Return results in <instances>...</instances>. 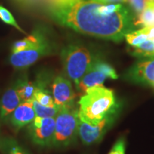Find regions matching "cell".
Wrapping results in <instances>:
<instances>
[{
    "label": "cell",
    "mask_w": 154,
    "mask_h": 154,
    "mask_svg": "<svg viewBox=\"0 0 154 154\" xmlns=\"http://www.w3.org/2000/svg\"><path fill=\"white\" fill-rule=\"evenodd\" d=\"M57 24L79 33L119 42L136 30V16L124 4H103L94 0H64L41 7Z\"/></svg>",
    "instance_id": "cell-1"
},
{
    "label": "cell",
    "mask_w": 154,
    "mask_h": 154,
    "mask_svg": "<svg viewBox=\"0 0 154 154\" xmlns=\"http://www.w3.org/2000/svg\"><path fill=\"white\" fill-rule=\"evenodd\" d=\"M78 103L80 120L93 126L121 107L112 90L103 85L88 88Z\"/></svg>",
    "instance_id": "cell-2"
},
{
    "label": "cell",
    "mask_w": 154,
    "mask_h": 154,
    "mask_svg": "<svg viewBox=\"0 0 154 154\" xmlns=\"http://www.w3.org/2000/svg\"><path fill=\"white\" fill-rule=\"evenodd\" d=\"M61 58L63 72L76 87L98 57L82 44H70L62 49Z\"/></svg>",
    "instance_id": "cell-3"
},
{
    "label": "cell",
    "mask_w": 154,
    "mask_h": 154,
    "mask_svg": "<svg viewBox=\"0 0 154 154\" xmlns=\"http://www.w3.org/2000/svg\"><path fill=\"white\" fill-rule=\"evenodd\" d=\"M79 112L74 106L61 108L56 116L52 146L64 149L74 144L79 136Z\"/></svg>",
    "instance_id": "cell-4"
},
{
    "label": "cell",
    "mask_w": 154,
    "mask_h": 154,
    "mask_svg": "<svg viewBox=\"0 0 154 154\" xmlns=\"http://www.w3.org/2000/svg\"><path fill=\"white\" fill-rule=\"evenodd\" d=\"M131 54L138 59L154 57V26H144L125 36Z\"/></svg>",
    "instance_id": "cell-5"
},
{
    "label": "cell",
    "mask_w": 154,
    "mask_h": 154,
    "mask_svg": "<svg viewBox=\"0 0 154 154\" xmlns=\"http://www.w3.org/2000/svg\"><path fill=\"white\" fill-rule=\"evenodd\" d=\"M116 79H118V74L115 69L109 63L97 58L79 82L76 88L84 94L88 88L103 85L106 80Z\"/></svg>",
    "instance_id": "cell-6"
},
{
    "label": "cell",
    "mask_w": 154,
    "mask_h": 154,
    "mask_svg": "<svg viewBox=\"0 0 154 154\" xmlns=\"http://www.w3.org/2000/svg\"><path fill=\"white\" fill-rule=\"evenodd\" d=\"M121 110V107L113 111L96 125H90L79 119V136L85 146H91L99 143L116 121Z\"/></svg>",
    "instance_id": "cell-7"
},
{
    "label": "cell",
    "mask_w": 154,
    "mask_h": 154,
    "mask_svg": "<svg viewBox=\"0 0 154 154\" xmlns=\"http://www.w3.org/2000/svg\"><path fill=\"white\" fill-rule=\"evenodd\" d=\"M54 48L52 43L45 36L41 41L29 49L20 52L12 53L9 58V62L16 69L27 68L41 58L51 54Z\"/></svg>",
    "instance_id": "cell-8"
},
{
    "label": "cell",
    "mask_w": 154,
    "mask_h": 154,
    "mask_svg": "<svg viewBox=\"0 0 154 154\" xmlns=\"http://www.w3.org/2000/svg\"><path fill=\"white\" fill-rule=\"evenodd\" d=\"M55 123L56 117L36 116L27 128L32 142L42 147L52 146Z\"/></svg>",
    "instance_id": "cell-9"
},
{
    "label": "cell",
    "mask_w": 154,
    "mask_h": 154,
    "mask_svg": "<svg viewBox=\"0 0 154 154\" xmlns=\"http://www.w3.org/2000/svg\"><path fill=\"white\" fill-rule=\"evenodd\" d=\"M125 81L139 85L154 84V57L138 59L123 75Z\"/></svg>",
    "instance_id": "cell-10"
},
{
    "label": "cell",
    "mask_w": 154,
    "mask_h": 154,
    "mask_svg": "<svg viewBox=\"0 0 154 154\" xmlns=\"http://www.w3.org/2000/svg\"><path fill=\"white\" fill-rule=\"evenodd\" d=\"M52 95L55 103L60 107L73 106L76 94L70 81L63 76L55 77L52 84Z\"/></svg>",
    "instance_id": "cell-11"
},
{
    "label": "cell",
    "mask_w": 154,
    "mask_h": 154,
    "mask_svg": "<svg viewBox=\"0 0 154 154\" xmlns=\"http://www.w3.org/2000/svg\"><path fill=\"white\" fill-rule=\"evenodd\" d=\"M36 117L33 101H22L9 116L11 124L17 129L29 125Z\"/></svg>",
    "instance_id": "cell-12"
},
{
    "label": "cell",
    "mask_w": 154,
    "mask_h": 154,
    "mask_svg": "<svg viewBox=\"0 0 154 154\" xmlns=\"http://www.w3.org/2000/svg\"><path fill=\"white\" fill-rule=\"evenodd\" d=\"M21 102L22 100L17 93L15 86L9 88L0 100V118L2 119L7 118Z\"/></svg>",
    "instance_id": "cell-13"
},
{
    "label": "cell",
    "mask_w": 154,
    "mask_h": 154,
    "mask_svg": "<svg viewBox=\"0 0 154 154\" xmlns=\"http://www.w3.org/2000/svg\"><path fill=\"white\" fill-rule=\"evenodd\" d=\"M45 34L41 28H37L32 34L22 40L15 42L11 47L12 53H17L32 47L45 36Z\"/></svg>",
    "instance_id": "cell-14"
},
{
    "label": "cell",
    "mask_w": 154,
    "mask_h": 154,
    "mask_svg": "<svg viewBox=\"0 0 154 154\" xmlns=\"http://www.w3.org/2000/svg\"><path fill=\"white\" fill-rule=\"evenodd\" d=\"M16 89L22 101H32L34 99V94L37 89L36 82L29 81L27 79H21L15 85Z\"/></svg>",
    "instance_id": "cell-15"
},
{
    "label": "cell",
    "mask_w": 154,
    "mask_h": 154,
    "mask_svg": "<svg viewBox=\"0 0 154 154\" xmlns=\"http://www.w3.org/2000/svg\"><path fill=\"white\" fill-rule=\"evenodd\" d=\"M137 27L154 26V2H146L143 10L136 17Z\"/></svg>",
    "instance_id": "cell-16"
},
{
    "label": "cell",
    "mask_w": 154,
    "mask_h": 154,
    "mask_svg": "<svg viewBox=\"0 0 154 154\" xmlns=\"http://www.w3.org/2000/svg\"><path fill=\"white\" fill-rule=\"evenodd\" d=\"M33 106L36 116L39 117H56L61 109L57 104L53 106H45L38 103L35 100L33 101Z\"/></svg>",
    "instance_id": "cell-17"
},
{
    "label": "cell",
    "mask_w": 154,
    "mask_h": 154,
    "mask_svg": "<svg viewBox=\"0 0 154 154\" xmlns=\"http://www.w3.org/2000/svg\"><path fill=\"white\" fill-rule=\"evenodd\" d=\"M37 86V89H36L35 94H34V100H35L41 105L45 106H55L56 103L54 100L53 95H51L49 91H48L45 87L38 86V85Z\"/></svg>",
    "instance_id": "cell-18"
},
{
    "label": "cell",
    "mask_w": 154,
    "mask_h": 154,
    "mask_svg": "<svg viewBox=\"0 0 154 154\" xmlns=\"http://www.w3.org/2000/svg\"><path fill=\"white\" fill-rule=\"evenodd\" d=\"M1 146L2 151L7 154H30L11 138L4 139Z\"/></svg>",
    "instance_id": "cell-19"
},
{
    "label": "cell",
    "mask_w": 154,
    "mask_h": 154,
    "mask_svg": "<svg viewBox=\"0 0 154 154\" xmlns=\"http://www.w3.org/2000/svg\"><path fill=\"white\" fill-rule=\"evenodd\" d=\"M0 19H1L4 23H5V24L11 25V26L16 28L17 30H19V32H22V33L24 34H26L24 31L19 26L18 23H17V21L15 20L14 17H13V15L11 14L10 11L1 5H0Z\"/></svg>",
    "instance_id": "cell-20"
},
{
    "label": "cell",
    "mask_w": 154,
    "mask_h": 154,
    "mask_svg": "<svg viewBox=\"0 0 154 154\" xmlns=\"http://www.w3.org/2000/svg\"><path fill=\"white\" fill-rule=\"evenodd\" d=\"M19 5L30 8L39 9L44 6L49 4L57 2L64 1V0H14Z\"/></svg>",
    "instance_id": "cell-21"
},
{
    "label": "cell",
    "mask_w": 154,
    "mask_h": 154,
    "mask_svg": "<svg viewBox=\"0 0 154 154\" xmlns=\"http://www.w3.org/2000/svg\"><path fill=\"white\" fill-rule=\"evenodd\" d=\"M128 3L136 17L143 10L146 2V0H128Z\"/></svg>",
    "instance_id": "cell-22"
},
{
    "label": "cell",
    "mask_w": 154,
    "mask_h": 154,
    "mask_svg": "<svg viewBox=\"0 0 154 154\" xmlns=\"http://www.w3.org/2000/svg\"><path fill=\"white\" fill-rule=\"evenodd\" d=\"M126 153V142L124 138H119L116 142L112 149L109 154H125Z\"/></svg>",
    "instance_id": "cell-23"
},
{
    "label": "cell",
    "mask_w": 154,
    "mask_h": 154,
    "mask_svg": "<svg viewBox=\"0 0 154 154\" xmlns=\"http://www.w3.org/2000/svg\"><path fill=\"white\" fill-rule=\"evenodd\" d=\"M94 1L99 2L103 3V4H125L128 3V0H94Z\"/></svg>",
    "instance_id": "cell-24"
},
{
    "label": "cell",
    "mask_w": 154,
    "mask_h": 154,
    "mask_svg": "<svg viewBox=\"0 0 154 154\" xmlns=\"http://www.w3.org/2000/svg\"><path fill=\"white\" fill-rule=\"evenodd\" d=\"M146 2H154V0H146Z\"/></svg>",
    "instance_id": "cell-25"
},
{
    "label": "cell",
    "mask_w": 154,
    "mask_h": 154,
    "mask_svg": "<svg viewBox=\"0 0 154 154\" xmlns=\"http://www.w3.org/2000/svg\"><path fill=\"white\" fill-rule=\"evenodd\" d=\"M152 88H154V84L153 85V86H152Z\"/></svg>",
    "instance_id": "cell-26"
}]
</instances>
